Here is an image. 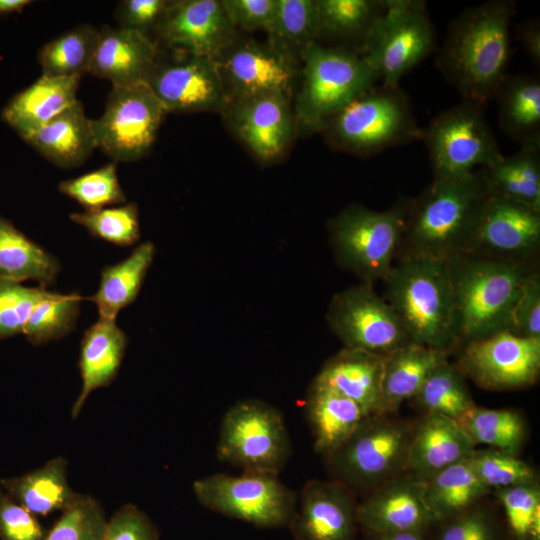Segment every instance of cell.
<instances>
[{"mask_svg":"<svg viewBox=\"0 0 540 540\" xmlns=\"http://www.w3.org/2000/svg\"><path fill=\"white\" fill-rule=\"evenodd\" d=\"M192 488L205 508L261 528L287 527L298 498L277 475L257 472L212 474L195 480Z\"/></svg>","mask_w":540,"mask_h":540,"instance_id":"cell-11","label":"cell"},{"mask_svg":"<svg viewBox=\"0 0 540 540\" xmlns=\"http://www.w3.org/2000/svg\"><path fill=\"white\" fill-rule=\"evenodd\" d=\"M386 356L344 348L329 358L314 380L357 403L366 416L377 414Z\"/></svg>","mask_w":540,"mask_h":540,"instance_id":"cell-26","label":"cell"},{"mask_svg":"<svg viewBox=\"0 0 540 540\" xmlns=\"http://www.w3.org/2000/svg\"><path fill=\"white\" fill-rule=\"evenodd\" d=\"M127 345V335L118 327L116 319L99 317L84 332L79 355L82 387L72 406V418L78 417L88 396L94 390L107 387L113 382L122 364Z\"/></svg>","mask_w":540,"mask_h":540,"instance_id":"cell-25","label":"cell"},{"mask_svg":"<svg viewBox=\"0 0 540 540\" xmlns=\"http://www.w3.org/2000/svg\"><path fill=\"white\" fill-rule=\"evenodd\" d=\"M490 195L481 168L459 178L433 179L410 199L397 255L446 260L464 252Z\"/></svg>","mask_w":540,"mask_h":540,"instance_id":"cell-2","label":"cell"},{"mask_svg":"<svg viewBox=\"0 0 540 540\" xmlns=\"http://www.w3.org/2000/svg\"><path fill=\"white\" fill-rule=\"evenodd\" d=\"M413 400L425 414H439L455 421L476 406L465 377L448 359L431 371Z\"/></svg>","mask_w":540,"mask_h":540,"instance_id":"cell-41","label":"cell"},{"mask_svg":"<svg viewBox=\"0 0 540 540\" xmlns=\"http://www.w3.org/2000/svg\"><path fill=\"white\" fill-rule=\"evenodd\" d=\"M500 127L521 145H540V81L532 75H506L494 97Z\"/></svg>","mask_w":540,"mask_h":540,"instance_id":"cell-33","label":"cell"},{"mask_svg":"<svg viewBox=\"0 0 540 540\" xmlns=\"http://www.w3.org/2000/svg\"><path fill=\"white\" fill-rule=\"evenodd\" d=\"M468 461L490 491L538 482L535 469L518 455L493 448L475 449Z\"/></svg>","mask_w":540,"mask_h":540,"instance_id":"cell-45","label":"cell"},{"mask_svg":"<svg viewBox=\"0 0 540 540\" xmlns=\"http://www.w3.org/2000/svg\"><path fill=\"white\" fill-rule=\"evenodd\" d=\"M235 26L247 31L270 28L277 8V0H222Z\"/></svg>","mask_w":540,"mask_h":540,"instance_id":"cell-54","label":"cell"},{"mask_svg":"<svg viewBox=\"0 0 540 540\" xmlns=\"http://www.w3.org/2000/svg\"><path fill=\"white\" fill-rule=\"evenodd\" d=\"M71 221L83 226L93 237L117 246H131L140 238L139 211L136 203L73 213Z\"/></svg>","mask_w":540,"mask_h":540,"instance_id":"cell-43","label":"cell"},{"mask_svg":"<svg viewBox=\"0 0 540 540\" xmlns=\"http://www.w3.org/2000/svg\"><path fill=\"white\" fill-rule=\"evenodd\" d=\"M67 467L68 461L57 456L33 471L2 479L0 488L35 516L64 511L80 495L68 484Z\"/></svg>","mask_w":540,"mask_h":540,"instance_id":"cell-32","label":"cell"},{"mask_svg":"<svg viewBox=\"0 0 540 540\" xmlns=\"http://www.w3.org/2000/svg\"><path fill=\"white\" fill-rule=\"evenodd\" d=\"M422 486L424 502L435 522L466 511L491 492L480 482L468 459L442 470Z\"/></svg>","mask_w":540,"mask_h":540,"instance_id":"cell-37","label":"cell"},{"mask_svg":"<svg viewBox=\"0 0 540 540\" xmlns=\"http://www.w3.org/2000/svg\"><path fill=\"white\" fill-rule=\"evenodd\" d=\"M540 248V211L490 195L462 253L534 263Z\"/></svg>","mask_w":540,"mask_h":540,"instance_id":"cell-17","label":"cell"},{"mask_svg":"<svg viewBox=\"0 0 540 540\" xmlns=\"http://www.w3.org/2000/svg\"><path fill=\"white\" fill-rule=\"evenodd\" d=\"M447 352L410 343L385 358L377 414H393L413 399L431 371L448 359Z\"/></svg>","mask_w":540,"mask_h":540,"instance_id":"cell-30","label":"cell"},{"mask_svg":"<svg viewBox=\"0 0 540 540\" xmlns=\"http://www.w3.org/2000/svg\"><path fill=\"white\" fill-rule=\"evenodd\" d=\"M305 414L314 450L323 458L342 447L366 417L357 403L316 380L307 393Z\"/></svg>","mask_w":540,"mask_h":540,"instance_id":"cell-28","label":"cell"},{"mask_svg":"<svg viewBox=\"0 0 540 540\" xmlns=\"http://www.w3.org/2000/svg\"><path fill=\"white\" fill-rule=\"evenodd\" d=\"M512 0H491L462 11L449 25L436 58L442 76L463 100L486 105L506 77L511 53Z\"/></svg>","mask_w":540,"mask_h":540,"instance_id":"cell-1","label":"cell"},{"mask_svg":"<svg viewBox=\"0 0 540 540\" xmlns=\"http://www.w3.org/2000/svg\"><path fill=\"white\" fill-rule=\"evenodd\" d=\"M31 3L30 0H0V15L20 12Z\"/></svg>","mask_w":540,"mask_h":540,"instance_id":"cell-57","label":"cell"},{"mask_svg":"<svg viewBox=\"0 0 540 540\" xmlns=\"http://www.w3.org/2000/svg\"><path fill=\"white\" fill-rule=\"evenodd\" d=\"M320 131L335 149L369 157L421 140L423 129L406 92L381 83L330 117Z\"/></svg>","mask_w":540,"mask_h":540,"instance_id":"cell-5","label":"cell"},{"mask_svg":"<svg viewBox=\"0 0 540 540\" xmlns=\"http://www.w3.org/2000/svg\"><path fill=\"white\" fill-rule=\"evenodd\" d=\"M477 446L518 455L526 437L522 416L511 409H487L475 406L456 421Z\"/></svg>","mask_w":540,"mask_h":540,"instance_id":"cell-40","label":"cell"},{"mask_svg":"<svg viewBox=\"0 0 540 540\" xmlns=\"http://www.w3.org/2000/svg\"><path fill=\"white\" fill-rule=\"evenodd\" d=\"M298 124L320 131L343 107L376 85L379 77L363 55L315 42L302 59Z\"/></svg>","mask_w":540,"mask_h":540,"instance_id":"cell-8","label":"cell"},{"mask_svg":"<svg viewBox=\"0 0 540 540\" xmlns=\"http://www.w3.org/2000/svg\"><path fill=\"white\" fill-rule=\"evenodd\" d=\"M446 261L458 346L508 328L514 306L534 263L455 254Z\"/></svg>","mask_w":540,"mask_h":540,"instance_id":"cell-3","label":"cell"},{"mask_svg":"<svg viewBox=\"0 0 540 540\" xmlns=\"http://www.w3.org/2000/svg\"><path fill=\"white\" fill-rule=\"evenodd\" d=\"M483 108L462 100L423 129L421 140L429 154L433 179L463 177L503 157Z\"/></svg>","mask_w":540,"mask_h":540,"instance_id":"cell-10","label":"cell"},{"mask_svg":"<svg viewBox=\"0 0 540 540\" xmlns=\"http://www.w3.org/2000/svg\"><path fill=\"white\" fill-rule=\"evenodd\" d=\"M47 532L33 513L0 488L1 540H44Z\"/></svg>","mask_w":540,"mask_h":540,"instance_id":"cell-50","label":"cell"},{"mask_svg":"<svg viewBox=\"0 0 540 540\" xmlns=\"http://www.w3.org/2000/svg\"><path fill=\"white\" fill-rule=\"evenodd\" d=\"M292 453L282 413L255 399L242 400L224 414L216 445L217 458L243 472L279 476Z\"/></svg>","mask_w":540,"mask_h":540,"instance_id":"cell-9","label":"cell"},{"mask_svg":"<svg viewBox=\"0 0 540 540\" xmlns=\"http://www.w3.org/2000/svg\"><path fill=\"white\" fill-rule=\"evenodd\" d=\"M267 42L293 62H302L306 51L317 42V0H277Z\"/></svg>","mask_w":540,"mask_h":540,"instance_id":"cell-38","label":"cell"},{"mask_svg":"<svg viewBox=\"0 0 540 540\" xmlns=\"http://www.w3.org/2000/svg\"><path fill=\"white\" fill-rule=\"evenodd\" d=\"M410 199L376 211L352 204L328 222L337 262L362 282L383 280L394 264L404 235Z\"/></svg>","mask_w":540,"mask_h":540,"instance_id":"cell-6","label":"cell"},{"mask_svg":"<svg viewBox=\"0 0 540 540\" xmlns=\"http://www.w3.org/2000/svg\"><path fill=\"white\" fill-rule=\"evenodd\" d=\"M475 449L476 445L455 420L439 414H424L413 426L406 473L423 483L467 460Z\"/></svg>","mask_w":540,"mask_h":540,"instance_id":"cell-23","label":"cell"},{"mask_svg":"<svg viewBox=\"0 0 540 540\" xmlns=\"http://www.w3.org/2000/svg\"><path fill=\"white\" fill-rule=\"evenodd\" d=\"M107 521L100 502L80 494L72 505L62 511L44 540H102Z\"/></svg>","mask_w":540,"mask_h":540,"instance_id":"cell-47","label":"cell"},{"mask_svg":"<svg viewBox=\"0 0 540 540\" xmlns=\"http://www.w3.org/2000/svg\"><path fill=\"white\" fill-rule=\"evenodd\" d=\"M171 50L214 59L237 36L222 0L169 1L156 30Z\"/></svg>","mask_w":540,"mask_h":540,"instance_id":"cell-20","label":"cell"},{"mask_svg":"<svg viewBox=\"0 0 540 540\" xmlns=\"http://www.w3.org/2000/svg\"><path fill=\"white\" fill-rule=\"evenodd\" d=\"M516 540H540L538 482L494 490Z\"/></svg>","mask_w":540,"mask_h":540,"instance_id":"cell-46","label":"cell"},{"mask_svg":"<svg viewBox=\"0 0 540 540\" xmlns=\"http://www.w3.org/2000/svg\"><path fill=\"white\" fill-rule=\"evenodd\" d=\"M454 365L486 390L526 388L539 376L540 339L519 337L505 329L462 345Z\"/></svg>","mask_w":540,"mask_h":540,"instance_id":"cell-15","label":"cell"},{"mask_svg":"<svg viewBox=\"0 0 540 540\" xmlns=\"http://www.w3.org/2000/svg\"><path fill=\"white\" fill-rule=\"evenodd\" d=\"M356 494L343 483L312 479L297 498L288 528L295 540H355Z\"/></svg>","mask_w":540,"mask_h":540,"instance_id":"cell-21","label":"cell"},{"mask_svg":"<svg viewBox=\"0 0 540 540\" xmlns=\"http://www.w3.org/2000/svg\"><path fill=\"white\" fill-rule=\"evenodd\" d=\"M155 253L154 244L146 241L126 259L102 269L99 288L88 297L96 304L99 317L116 319L122 309L135 301Z\"/></svg>","mask_w":540,"mask_h":540,"instance_id":"cell-34","label":"cell"},{"mask_svg":"<svg viewBox=\"0 0 540 540\" xmlns=\"http://www.w3.org/2000/svg\"><path fill=\"white\" fill-rule=\"evenodd\" d=\"M59 260L0 216V279L34 280L52 285L60 272Z\"/></svg>","mask_w":540,"mask_h":540,"instance_id":"cell-36","label":"cell"},{"mask_svg":"<svg viewBox=\"0 0 540 540\" xmlns=\"http://www.w3.org/2000/svg\"><path fill=\"white\" fill-rule=\"evenodd\" d=\"M230 99L268 93L290 94L297 63L267 41L235 39L215 58Z\"/></svg>","mask_w":540,"mask_h":540,"instance_id":"cell-18","label":"cell"},{"mask_svg":"<svg viewBox=\"0 0 540 540\" xmlns=\"http://www.w3.org/2000/svg\"><path fill=\"white\" fill-rule=\"evenodd\" d=\"M50 294L43 287L0 279V340L23 334L33 308Z\"/></svg>","mask_w":540,"mask_h":540,"instance_id":"cell-48","label":"cell"},{"mask_svg":"<svg viewBox=\"0 0 540 540\" xmlns=\"http://www.w3.org/2000/svg\"><path fill=\"white\" fill-rule=\"evenodd\" d=\"M518 29V36L520 41L532 59V61L539 65L540 63V25L536 19H531L523 22Z\"/></svg>","mask_w":540,"mask_h":540,"instance_id":"cell-55","label":"cell"},{"mask_svg":"<svg viewBox=\"0 0 540 540\" xmlns=\"http://www.w3.org/2000/svg\"><path fill=\"white\" fill-rule=\"evenodd\" d=\"M156 61L145 82L167 113L224 112L228 103L222 77L214 59L172 50Z\"/></svg>","mask_w":540,"mask_h":540,"instance_id":"cell-16","label":"cell"},{"mask_svg":"<svg viewBox=\"0 0 540 540\" xmlns=\"http://www.w3.org/2000/svg\"><path fill=\"white\" fill-rule=\"evenodd\" d=\"M435 47L436 33L425 1L386 0L385 13L362 55L382 84L398 86Z\"/></svg>","mask_w":540,"mask_h":540,"instance_id":"cell-12","label":"cell"},{"mask_svg":"<svg viewBox=\"0 0 540 540\" xmlns=\"http://www.w3.org/2000/svg\"><path fill=\"white\" fill-rule=\"evenodd\" d=\"M81 300L82 297L77 292H51L29 315L23 330L28 342L39 346L61 339L72 332L80 314Z\"/></svg>","mask_w":540,"mask_h":540,"instance_id":"cell-42","label":"cell"},{"mask_svg":"<svg viewBox=\"0 0 540 540\" xmlns=\"http://www.w3.org/2000/svg\"><path fill=\"white\" fill-rule=\"evenodd\" d=\"M481 169L491 195L540 211V145H521L514 154Z\"/></svg>","mask_w":540,"mask_h":540,"instance_id":"cell-35","label":"cell"},{"mask_svg":"<svg viewBox=\"0 0 540 540\" xmlns=\"http://www.w3.org/2000/svg\"><path fill=\"white\" fill-rule=\"evenodd\" d=\"M357 522L368 533L422 531L435 522L423 498L422 482L404 473L366 494Z\"/></svg>","mask_w":540,"mask_h":540,"instance_id":"cell-22","label":"cell"},{"mask_svg":"<svg viewBox=\"0 0 540 540\" xmlns=\"http://www.w3.org/2000/svg\"><path fill=\"white\" fill-rule=\"evenodd\" d=\"M437 540H495L488 514L474 506L446 519Z\"/></svg>","mask_w":540,"mask_h":540,"instance_id":"cell-53","label":"cell"},{"mask_svg":"<svg viewBox=\"0 0 540 540\" xmlns=\"http://www.w3.org/2000/svg\"><path fill=\"white\" fill-rule=\"evenodd\" d=\"M24 141L61 168L80 166L97 148L92 119L79 100Z\"/></svg>","mask_w":540,"mask_h":540,"instance_id":"cell-29","label":"cell"},{"mask_svg":"<svg viewBox=\"0 0 540 540\" xmlns=\"http://www.w3.org/2000/svg\"><path fill=\"white\" fill-rule=\"evenodd\" d=\"M158 55L151 37L140 32L104 26L99 37L89 73L109 80L112 86L145 82Z\"/></svg>","mask_w":540,"mask_h":540,"instance_id":"cell-24","label":"cell"},{"mask_svg":"<svg viewBox=\"0 0 540 540\" xmlns=\"http://www.w3.org/2000/svg\"><path fill=\"white\" fill-rule=\"evenodd\" d=\"M167 111L146 82L112 86L104 112L92 119L97 144L114 162H132L152 147Z\"/></svg>","mask_w":540,"mask_h":540,"instance_id":"cell-13","label":"cell"},{"mask_svg":"<svg viewBox=\"0 0 540 540\" xmlns=\"http://www.w3.org/2000/svg\"><path fill=\"white\" fill-rule=\"evenodd\" d=\"M327 321L344 348L387 356L413 342L397 312L365 282L332 298Z\"/></svg>","mask_w":540,"mask_h":540,"instance_id":"cell-14","label":"cell"},{"mask_svg":"<svg viewBox=\"0 0 540 540\" xmlns=\"http://www.w3.org/2000/svg\"><path fill=\"white\" fill-rule=\"evenodd\" d=\"M507 330L519 337L540 339V275L534 270L525 280Z\"/></svg>","mask_w":540,"mask_h":540,"instance_id":"cell-49","label":"cell"},{"mask_svg":"<svg viewBox=\"0 0 540 540\" xmlns=\"http://www.w3.org/2000/svg\"><path fill=\"white\" fill-rule=\"evenodd\" d=\"M168 4L165 0H123L116 10L119 27L150 37L152 30L156 32Z\"/></svg>","mask_w":540,"mask_h":540,"instance_id":"cell-52","label":"cell"},{"mask_svg":"<svg viewBox=\"0 0 540 540\" xmlns=\"http://www.w3.org/2000/svg\"><path fill=\"white\" fill-rule=\"evenodd\" d=\"M369 534L370 540H426V530Z\"/></svg>","mask_w":540,"mask_h":540,"instance_id":"cell-56","label":"cell"},{"mask_svg":"<svg viewBox=\"0 0 540 540\" xmlns=\"http://www.w3.org/2000/svg\"><path fill=\"white\" fill-rule=\"evenodd\" d=\"M102 540H159V532L142 510L128 503L107 521Z\"/></svg>","mask_w":540,"mask_h":540,"instance_id":"cell-51","label":"cell"},{"mask_svg":"<svg viewBox=\"0 0 540 540\" xmlns=\"http://www.w3.org/2000/svg\"><path fill=\"white\" fill-rule=\"evenodd\" d=\"M223 113L235 134L261 161L278 159L292 140L296 117L288 95L236 97Z\"/></svg>","mask_w":540,"mask_h":540,"instance_id":"cell-19","label":"cell"},{"mask_svg":"<svg viewBox=\"0 0 540 540\" xmlns=\"http://www.w3.org/2000/svg\"><path fill=\"white\" fill-rule=\"evenodd\" d=\"M80 77L58 78L41 75L17 93L3 108L2 119L27 139L77 99Z\"/></svg>","mask_w":540,"mask_h":540,"instance_id":"cell-27","label":"cell"},{"mask_svg":"<svg viewBox=\"0 0 540 540\" xmlns=\"http://www.w3.org/2000/svg\"><path fill=\"white\" fill-rule=\"evenodd\" d=\"M382 281L383 298L400 316L414 343L447 353L458 347L445 260L399 256Z\"/></svg>","mask_w":540,"mask_h":540,"instance_id":"cell-4","label":"cell"},{"mask_svg":"<svg viewBox=\"0 0 540 540\" xmlns=\"http://www.w3.org/2000/svg\"><path fill=\"white\" fill-rule=\"evenodd\" d=\"M386 0H317L318 37L343 43L341 49L363 53L383 17Z\"/></svg>","mask_w":540,"mask_h":540,"instance_id":"cell-31","label":"cell"},{"mask_svg":"<svg viewBox=\"0 0 540 540\" xmlns=\"http://www.w3.org/2000/svg\"><path fill=\"white\" fill-rule=\"evenodd\" d=\"M99 29L80 24L45 43L37 58L42 74L50 77H80L89 73Z\"/></svg>","mask_w":540,"mask_h":540,"instance_id":"cell-39","label":"cell"},{"mask_svg":"<svg viewBox=\"0 0 540 540\" xmlns=\"http://www.w3.org/2000/svg\"><path fill=\"white\" fill-rule=\"evenodd\" d=\"M392 414L366 416L350 438L324 458L332 479L368 494L406 473L413 426Z\"/></svg>","mask_w":540,"mask_h":540,"instance_id":"cell-7","label":"cell"},{"mask_svg":"<svg viewBox=\"0 0 540 540\" xmlns=\"http://www.w3.org/2000/svg\"><path fill=\"white\" fill-rule=\"evenodd\" d=\"M58 189L87 211L126 202V194L117 175V163L114 161L76 178L64 180L59 183Z\"/></svg>","mask_w":540,"mask_h":540,"instance_id":"cell-44","label":"cell"}]
</instances>
